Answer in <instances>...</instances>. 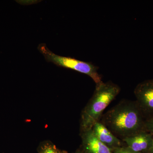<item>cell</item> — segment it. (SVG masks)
Returning a JSON list of instances; mask_svg holds the SVG:
<instances>
[{
  "label": "cell",
  "instance_id": "cell-8",
  "mask_svg": "<svg viewBox=\"0 0 153 153\" xmlns=\"http://www.w3.org/2000/svg\"><path fill=\"white\" fill-rule=\"evenodd\" d=\"M145 127L146 131L153 135V117L146 120Z\"/></svg>",
  "mask_w": 153,
  "mask_h": 153
},
{
  "label": "cell",
  "instance_id": "cell-11",
  "mask_svg": "<svg viewBox=\"0 0 153 153\" xmlns=\"http://www.w3.org/2000/svg\"><path fill=\"white\" fill-rule=\"evenodd\" d=\"M149 153H153V137L152 143V146H151L149 152Z\"/></svg>",
  "mask_w": 153,
  "mask_h": 153
},
{
  "label": "cell",
  "instance_id": "cell-2",
  "mask_svg": "<svg viewBox=\"0 0 153 153\" xmlns=\"http://www.w3.org/2000/svg\"><path fill=\"white\" fill-rule=\"evenodd\" d=\"M120 91V87L110 81L96 85L94 93L82 112L81 127L83 131L91 129L100 121L104 110Z\"/></svg>",
  "mask_w": 153,
  "mask_h": 153
},
{
  "label": "cell",
  "instance_id": "cell-6",
  "mask_svg": "<svg viewBox=\"0 0 153 153\" xmlns=\"http://www.w3.org/2000/svg\"><path fill=\"white\" fill-rule=\"evenodd\" d=\"M82 135L83 146L88 153H112V150L96 136L92 129L83 131Z\"/></svg>",
  "mask_w": 153,
  "mask_h": 153
},
{
  "label": "cell",
  "instance_id": "cell-1",
  "mask_svg": "<svg viewBox=\"0 0 153 153\" xmlns=\"http://www.w3.org/2000/svg\"><path fill=\"white\" fill-rule=\"evenodd\" d=\"M101 117L100 122L122 139L146 131V120L136 101L122 100Z\"/></svg>",
  "mask_w": 153,
  "mask_h": 153
},
{
  "label": "cell",
  "instance_id": "cell-10",
  "mask_svg": "<svg viewBox=\"0 0 153 153\" xmlns=\"http://www.w3.org/2000/svg\"><path fill=\"white\" fill-rule=\"evenodd\" d=\"M42 153H57L54 149L51 147L46 148Z\"/></svg>",
  "mask_w": 153,
  "mask_h": 153
},
{
  "label": "cell",
  "instance_id": "cell-9",
  "mask_svg": "<svg viewBox=\"0 0 153 153\" xmlns=\"http://www.w3.org/2000/svg\"><path fill=\"white\" fill-rule=\"evenodd\" d=\"M112 153H138L135 152L128 147H118L114 149Z\"/></svg>",
  "mask_w": 153,
  "mask_h": 153
},
{
  "label": "cell",
  "instance_id": "cell-4",
  "mask_svg": "<svg viewBox=\"0 0 153 153\" xmlns=\"http://www.w3.org/2000/svg\"><path fill=\"white\" fill-rule=\"evenodd\" d=\"M138 105L146 120L153 117V79L140 82L134 90Z\"/></svg>",
  "mask_w": 153,
  "mask_h": 153
},
{
  "label": "cell",
  "instance_id": "cell-5",
  "mask_svg": "<svg viewBox=\"0 0 153 153\" xmlns=\"http://www.w3.org/2000/svg\"><path fill=\"white\" fill-rule=\"evenodd\" d=\"M153 135L147 131H143L123 139L127 147L135 152L149 153L152 143Z\"/></svg>",
  "mask_w": 153,
  "mask_h": 153
},
{
  "label": "cell",
  "instance_id": "cell-7",
  "mask_svg": "<svg viewBox=\"0 0 153 153\" xmlns=\"http://www.w3.org/2000/svg\"><path fill=\"white\" fill-rule=\"evenodd\" d=\"M92 130L97 138L111 150L121 147L120 140L100 121L94 125Z\"/></svg>",
  "mask_w": 153,
  "mask_h": 153
},
{
  "label": "cell",
  "instance_id": "cell-3",
  "mask_svg": "<svg viewBox=\"0 0 153 153\" xmlns=\"http://www.w3.org/2000/svg\"><path fill=\"white\" fill-rule=\"evenodd\" d=\"M38 49L44 55L47 62L53 63L58 67L71 69L86 74L93 79L96 85L102 82V76L97 71L98 67L92 63L81 61L71 57L56 55L50 51L45 44H40Z\"/></svg>",
  "mask_w": 153,
  "mask_h": 153
}]
</instances>
